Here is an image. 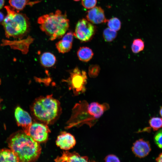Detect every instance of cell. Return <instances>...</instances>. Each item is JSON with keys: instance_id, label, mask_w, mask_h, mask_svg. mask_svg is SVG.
Segmentation results:
<instances>
[{"instance_id": "6da1fadb", "label": "cell", "mask_w": 162, "mask_h": 162, "mask_svg": "<svg viewBox=\"0 0 162 162\" xmlns=\"http://www.w3.org/2000/svg\"><path fill=\"white\" fill-rule=\"evenodd\" d=\"M7 141L8 147L16 154L19 162L35 161L40 155L41 147L39 143L23 130L13 133Z\"/></svg>"}, {"instance_id": "7a4b0ae2", "label": "cell", "mask_w": 162, "mask_h": 162, "mask_svg": "<svg viewBox=\"0 0 162 162\" xmlns=\"http://www.w3.org/2000/svg\"><path fill=\"white\" fill-rule=\"evenodd\" d=\"M31 111L34 118L48 125L58 119L62 109L59 101L51 94L37 98L32 104Z\"/></svg>"}, {"instance_id": "3957f363", "label": "cell", "mask_w": 162, "mask_h": 162, "mask_svg": "<svg viewBox=\"0 0 162 162\" xmlns=\"http://www.w3.org/2000/svg\"><path fill=\"white\" fill-rule=\"evenodd\" d=\"M38 22L40 29L51 40L62 37L69 26V20L66 14L58 10L39 17Z\"/></svg>"}, {"instance_id": "277c9868", "label": "cell", "mask_w": 162, "mask_h": 162, "mask_svg": "<svg viewBox=\"0 0 162 162\" xmlns=\"http://www.w3.org/2000/svg\"><path fill=\"white\" fill-rule=\"evenodd\" d=\"M7 15L2 22L5 36L21 39L27 35L30 29L28 18L24 14L16 11L11 6L4 7Z\"/></svg>"}, {"instance_id": "5b68a950", "label": "cell", "mask_w": 162, "mask_h": 162, "mask_svg": "<svg viewBox=\"0 0 162 162\" xmlns=\"http://www.w3.org/2000/svg\"><path fill=\"white\" fill-rule=\"evenodd\" d=\"M88 104L86 101H83L75 105L71 116L67 122V129L80 127L85 124L90 126L93 125L96 119L89 113L87 109Z\"/></svg>"}, {"instance_id": "8992f818", "label": "cell", "mask_w": 162, "mask_h": 162, "mask_svg": "<svg viewBox=\"0 0 162 162\" xmlns=\"http://www.w3.org/2000/svg\"><path fill=\"white\" fill-rule=\"evenodd\" d=\"M87 80L86 72L76 67L70 71L68 78L63 81L67 83L70 90H71L74 94L77 95L85 92Z\"/></svg>"}, {"instance_id": "52a82bcc", "label": "cell", "mask_w": 162, "mask_h": 162, "mask_svg": "<svg viewBox=\"0 0 162 162\" xmlns=\"http://www.w3.org/2000/svg\"><path fill=\"white\" fill-rule=\"evenodd\" d=\"M95 31L96 28L92 23L86 19H82L77 23L73 34L81 41L86 42L92 39Z\"/></svg>"}, {"instance_id": "ba28073f", "label": "cell", "mask_w": 162, "mask_h": 162, "mask_svg": "<svg viewBox=\"0 0 162 162\" xmlns=\"http://www.w3.org/2000/svg\"><path fill=\"white\" fill-rule=\"evenodd\" d=\"M50 132L47 124L34 122L30 127L29 135L37 142H43L47 140Z\"/></svg>"}, {"instance_id": "9c48e42d", "label": "cell", "mask_w": 162, "mask_h": 162, "mask_svg": "<svg viewBox=\"0 0 162 162\" xmlns=\"http://www.w3.org/2000/svg\"><path fill=\"white\" fill-rule=\"evenodd\" d=\"M14 116L18 126L21 127L23 131L29 135V130L32 123L30 115L20 107L17 106L15 109Z\"/></svg>"}, {"instance_id": "30bf717a", "label": "cell", "mask_w": 162, "mask_h": 162, "mask_svg": "<svg viewBox=\"0 0 162 162\" xmlns=\"http://www.w3.org/2000/svg\"><path fill=\"white\" fill-rule=\"evenodd\" d=\"M76 144L74 136L66 132H62L57 136L56 145L62 149L67 150L72 148Z\"/></svg>"}, {"instance_id": "8fae6325", "label": "cell", "mask_w": 162, "mask_h": 162, "mask_svg": "<svg viewBox=\"0 0 162 162\" xmlns=\"http://www.w3.org/2000/svg\"><path fill=\"white\" fill-rule=\"evenodd\" d=\"M132 150L136 157L142 158L149 154L151 151V148L148 141L143 139H140L133 143Z\"/></svg>"}, {"instance_id": "7c38bea8", "label": "cell", "mask_w": 162, "mask_h": 162, "mask_svg": "<svg viewBox=\"0 0 162 162\" xmlns=\"http://www.w3.org/2000/svg\"><path fill=\"white\" fill-rule=\"evenodd\" d=\"M87 20L92 24L105 23L107 20L105 17L104 10L100 7H94L91 9L86 15Z\"/></svg>"}, {"instance_id": "4fadbf2b", "label": "cell", "mask_w": 162, "mask_h": 162, "mask_svg": "<svg viewBox=\"0 0 162 162\" xmlns=\"http://www.w3.org/2000/svg\"><path fill=\"white\" fill-rule=\"evenodd\" d=\"M74 36L73 33L69 32L56 44V48L59 52L64 53L70 51L72 48Z\"/></svg>"}, {"instance_id": "5bb4252c", "label": "cell", "mask_w": 162, "mask_h": 162, "mask_svg": "<svg viewBox=\"0 0 162 162\" xmlns=\"http://www.w3.org/2000/svg\"><path fill=\"white\" fill-rule=\"evenodd\" d=\"M88 158L81 156L78 153L74 152L63 151L62 155L58 156L55 160L56 162H88Z\"/></svg>"}, {"instance_id": "9a60e30c", "label": "cell", "mask_w": 162, "mask_h": 162, "mask_svg": "<svg viewBox=\"0 0 162 162\" xmlns=\"http://www.w3.org/2000/svg\"><path fill=\"white\" fill-rule=\"evenodd\" d=\"M109 108L108 104H101L97 102L88 104L87 109L90 115L96 119L99 118Z\"/></svg>"}, {"instance_id": "2e32d148", "label": "cell", "mask_w": 162, "mask_h": 162, "mask_svg": "<svg viewBox=\"0 0 162 162\" xmlns=\"http://www.w3.org/2000/svg\"><path fill=\"white\" fill-rule=\"evenodd\" d=\"M33 39L28 36L26 39L19 40L11 41L7 40H2L3 45H9L12 47L20 49H25L26 51L28 49L30 44L32 42Z\"/></svg>"}, {"instance_id": "e0dca14e", "label": "cell", "mask_w": 162, "mask_h": 162, "mask_svg": "<svg viewBox=\"0 0 162 162\" xmlns=\"http://www.w3.org/2000/svg\"><path fill=\"white\" fill-rule=\"evenodd\" d=\"M19 162V159L11 149L3 148L0 150V162Z\"/></svg>"}, {"instance_id": "ac0fdd59", "label": "cell", "mask_w": 162, "mask_h": 162, "mask_svg": "<svg viewBox=\"0 0 162 162\" xmlns=\"http://www.w3.org/2000/svg\"><path fill=\"white\" fill-rule=\"evenodd\" d=\"M40 61L42 65L46 68L51 67L55 64L56 58L52 53L46 52L43 53L40 58Z\"/></svg>"}, {"instance_id": "d6986e66", "label": "cell", "mask_w": 162, "mask_h": 162, "mask_svg": "<svg viewBox=\"0 0 162 162\" xmlns=\"http://www.w3.org/2000/svg\"><path fill=\"white\" fill-rule=\"evenodd\" d=\"M77 54L79 60L85 62L90 61L94 54L92 50L86 46L80 47L77 51Z\"/></svg>"}, {"instance_id": "ffe728a7", "label": "cell", "mask_w": 162, "mask_h": 162, "mask_svg": "<svg viewBox=\"0 0 162 162\" xmlns=\"http://www.w3.org/2000/svg\"><path fill=\"white\" fill-rule=\"evenodd\" d=\"M39 2V1L30 2L29 0H9V1L10 6L18 11L22 10L26 5L32 6Z\"/></svg>"}, {"instance_id": "44dd1931", "label": "cell", "mask_w": 162, "mask_h": 162, "mask_svg": "<svg viewBox=\"0 0 162 162\" xmlns=\"http://www.w3.org/2000/svg\"><path fill=\"white\" fill-rule=\"evenodd\" d=\"M117 35L116 31L109 28H106L103 31V38L106 42H110L113 41L116 38Z\"/></svg>"}, {"instance_id": "7402d4cb", "label": "cell", "mask_w": 162, "mask_h": 162, "mask_svg": "<svg viewBox=\"0 0 162 162\" xmlns=\"http://www.w3.org/2000/svg\"><path fill=\"white\" fill-rule=\"evenodd\" d=\"M144 47V42L140 39H134L131 46L132 52L135 53H138L142 51Z\"/></svg>"}, {"instance_id": "603a6c76", "label": "cell", "mask_w": 162, "mask_h": 162, "mask_svg": "<svg viewBox=\"0 0 162 162\" xmlns=\"http://www.w3.org/2000/svg\"><path fill=\"white\" fill-rule=\"evenodd\" d=\"M108 28L115 31H118L121 28V23L120 20L116 17H113L107 21Z\"/></svg>"}, {"instance_id": "cb8c5ba5", "label": "cell", "mask_w": 162, "mask_h": 162, "mask_svg": "<svg viewBox=\"0 0 162 162\" xmlns=\"http://www.w3.org/2000/svg\"><path fill=\"white\" fill-rule=\"evenodd\" d=\"M149 123L154 130H157L162 127V118L153 117L149 121Z\"/></svg>"}, {"instance_id": "d4e9b609", "label": "cell", "mask_w": 162, "mask_h": 162, "mask_svg": "<svg viewBox=\"0 0 162 162\" xmlns=\"http://www.w3.org/2000/svg\"><path fill=\"white\" fill-rule=\"evenodd\" d=\"M100 68L97 64H93L90 65L88 68V73L91 78H95L97 77L100 72Z\"/></svg>"}, {"instance_id": "484cf974", "label": "cell", "mask_w": 162, "mask_h": 162, "mask_svg": "<svg viewBox=\"0 0 162 162\" xmlns=\"http://www.w3.org/2000/svg\"><path fill=\"white\" fill-rule=\"evenodd\" d=\"M97 2V0H82V4L83 7L87 9L94 7Z\"/></svg>"}, {"instance_id": "4316f807", "label": "cell", "mask_w": 162, "mask_h": 162, "mask_svg": "<svg viewBox=\"0 0 162 162\" xmlns=\"http://www.w3.org/2000/svg\"><path fill=\"white\" fill-rule=\"evenodd\" d=\"M154 140L157 146L162 149V129L156 133L154 137Z\"/></svg>"}, {"instance_id": "83f0119b", "label": "cell", "mask_w": 162, "mask_h": 162, "mask_svg": "<svg viewBox=\"0 0 162 162\" xmlns=\"http://www.w3.org/2000/svg\"><path fill=\"white\" fill-rule=\"evenodd\" d=\"M105 162H120L119 158L116 155L113 154H109L106 156L104 159Z\"/></svg>"}, {"instance_id": "f1b7e54d", "label": "cell", "mask_w": 162, "mask_h": 162, "mask_svg": "<svg viewBox=\"0 0 162 162\" xmlns=\"http://www.w3.org/2000/svg\"><path fill=\"white\" fill-rule=\"evenodd\" d=\"M156 160L157 162H162V153H160L156 158Z\"/></svg>"}, {"instance_id": "f546056e", "label": "cell", "mask_w": 162, "mask_h": 162, "mask_svg": "<svg viewBox=\"0 0 162 162\" xmlns=\"http://www.w3.org/2000/svg\"><path fill=\"white\" fill-rule=\"evenodd\" d=\"M4 19V16L2 12H0V22H2Z\"/></svg>"}, {"instance_id": "4dcf8cb0", "label": "cell", "mask_w": 162, "mask_h": 162, "mask_svg": "<svg viewBox=\"0 0 162 162\" xmlns=\"http://www.w3.org/2000/svg\"><path fill=\"white\" fill-rule=\"evenodd\" d=\"M4 0H0V9L4 6Z\"/></svg>"}, {"instance_id": "1f68e13d", "label": "cell", "mask_w": 162, "mask_h": 162, "mask_svg": "<svg viewBox=\"0 0 162 162\" xmlns=\"http://www.w3.org/2000/svg\"><path fill=\"white\" fill-rule=\"evenodd\" d=\"M160 114L162 117V106L160 107Z\"/></svg>"}, {"instance_id": "d6a6232c", "label": "cell", "mask_w": 162, "mask_h": 162, "mask_svg": "<svg viewBox=\"0 0 162 162\" xmlns=\"http://www.w3.org/2000/svg\"><path fill=\"white\" fill-rule=\"evenodd\" d=\"M2 100V99L0 98V109H1V103Z\"/></svg>"}, {"instance_id": "836d02e7", "label": "cell", "mask_w": 162, "mask_h": 162, "mask_svg": "<svg viewBox=\"0 0 162 162\" xmlns=\"http://www.w3.org/2000/svg\"><path fill=\"white\" fill-rule=\"evenodd\" d=\"M74 0L75 1H80V0Z\"/></svg>"}, {"instance_id": "e575fe53", "label": "cell", "mask_w": 162, "mask_h": 162, "mask_svg": "<svg viewBox=\"0 0 162 162\" xmlns=\"http://www.w3.org/2000/svg\"><path fill=\"white\" fill-rule=\"evenodd\" d=\"M1 80L0 78V85L1 84Z\"/></svg>"}]
</instances>
